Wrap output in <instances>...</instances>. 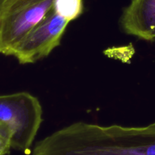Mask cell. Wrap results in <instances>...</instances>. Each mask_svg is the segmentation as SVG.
Returning a JSON list of instances; mask_svg holds the SVG:
<instances>
[{"label":"cell","mask_w":155,"mask_h":155,"mask_svg":"<svg viewBox=\"0 0 155 155\" xmlns=\"http://www.w3.org/2000/svg\"><path fill=\"white\" fill-rule=\"evenodd\" d=\"M0 122L13 132L12 148L28 152L42 122V106L28 92L0 95Z\"/></svg>","instance_id":"1"},{"label":"cell","mask_w":155,"mask_h":155,"mask_svg":"<svg viewBox=\"0 0 155 155\" xmlns=\"http://www.w3.org/2000/svg\"><path fill=\"white\" fill-rule=\"evenodd\" d=\"M54 0H4L0 10V54L12 50L53 7Z\"/></svg>","instance_id":"2"},{"label":"cell","mask_w":155,"mask_h":155,"mask_svg":"<svg viewBox=\"0 0 155 155\" xmlns=\"http://www.w3.org/2000/svg\"><path fill=\"white\" fill-rule=\"evenodd\" d=\"M69 21L53 8L10 52L20 64H31L48 56L61 43Z\"/></svg>","instance_id":"3"},{"label":"cell","mask_w":155,"mask_h":155,"mask_svg":"<svg viewBox=\"0 0 155 155\" xmlns=\"http://www.w3.org/2000/svg\"><path fill=\"white\" fill-rule=\"evenodd\" d=\"M126 33L147 41L155 39V0H130L120 18Z\"/></svg>","instance_id":"4"},{"label":"cell","mask_w":155,"mask_h":155,"mask_svg":"<svg viewBox=\"0 0 155 155\" xmlns=\"http://www.w3.org/2000/svg\"><path fill=\"white\" fill-rule=\"evenodd\" d=\"M52 8L57 15L71 22L82 15L83 12V1L54 0Z\"/></svg>","instance_id":"5"},{"label":"cell","mask_w":155,"mask_h":155,"mask_svg":"<svg viewBox=\"0 0 155 155\" xmlns=\"http://www.w3.org/2000/svg\"><path fill=\"white\" fill-rule=\"evenodd\" d=\"M13 132L5 123L0 122V155H7L12 148Z\"/></svg>","instance_id":"6"},{"label":"cell","mask_w":155,"mask_h":155,"mask_svg":"<svg viewBox=\"0 0 155 155\" xmlns=\"http://www.w3.org/2000/svg\"><path fill=\"white\" fill-rule=\"evenodd\" d=\"M3 1H4V0H0V10H1V8H2V5Z\"/></svg>","instance_id":"7"}]
</instances>
